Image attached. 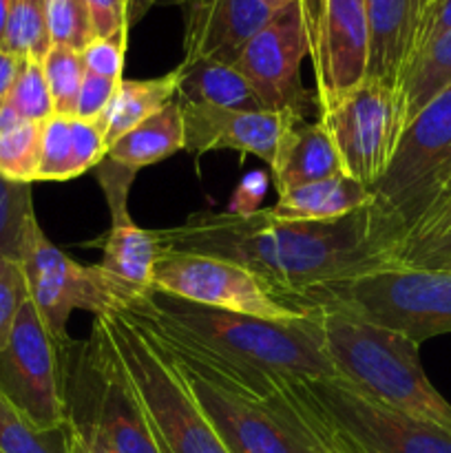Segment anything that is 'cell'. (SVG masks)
Here are the masks:
<instances>
[{"label":"cell","mask_w":451,"mask_h":453,"mask_svg":"<svg viewBox=\"0 0 451 453\" xmlns=\"http://www.w3.org/2000/svg\"><path fill=\"white\" fill-rule=\"evenodd\" d=\"M155 237L159 252L234 261L303 305L317 288L392 265L371 243L367 208L332 221H277L265 208L255 215L203 211Z\"/></svg>","instance_id":"obj_1"},{"label":"cell","mask_w":451,"mask_h":453,"mask_svg":"<svg viewBox=\"0 0 451 453\" xmlns=\"http://www.w3.org/2000/svg\"><path fill=\"white\" fill-rule=\"evenodd\" d=\"M124 312L141 326L188 341L243 372L286 379H336L318 310L294 321H268L188 303L153 288Z\"/></svg>","instance_id":"obj_2"},{"label":"cell","mask_w":451,"mask_h":453,"mask_svg":"<svg viewBox=\"0 0 451 453\" xmlns=\"http://www.w3.org/2000/svg\"><path fill=\"white\" fill-rule=\"evenodd\" d=\"M323 341L336 379L371 401L451 432V405L427 379L420 345L343 310H318Z\"/></svg>","instance_id":"obj_3"},{"label":"cell","mask_w":451,"mask_h":453,"mask_svg":"<svg viewBox=\"0 0 451 453\" xmlns=\"http://www.w3.org/2000/svg\"><path fill=\"white\" fill-rule=\"evenodd\" d=\"M451 190V87L405 127L394 157L370 193V237L389 261L394 248Z\"/></svg>","instance_id":"obj_4"},{"label":"cell","mask_w":451,"mask_h":453,"mask_svg":"<svg viewBox=\"0 0 451 453\" xmlns=\"http://www.w3.org/2000/svg\"><path fill=\"white\" fill-rule=\"evenodd\" d=\"M93 327L104 334L162 453H228L175 367L126 312L97 314Z\"/></svg>","instance_id":"obj_5"},{"label":"cell","mask_w":451,"mask_h":453,"mask_svg":"<svg viewBox=\"0 0 451 453\" xmlns=\"http://www.w3.org/2000/svg\"><path fill=\"white\" fill-rule=\"evenodd\" d=\"M310 310H343L416 343L451 334V270L383 265L303 296Z\"/></svg>","instance_id":"obj_6"},{"label":"cell","mask_w":451,"mask_h":453,"mask_svg":"<svg viewBox=\"0 0 451 453\" xmlns=\"http://www.w3.org/2000/svg\"><path fill=\"white\" fill-rule=\"evenodd\" d=\"M137 323V321H135ZM140 326V323H137ZM150 343L175 367L199 410L228 453H312L265 396L239 388L199 365L175 341L140 326Z\"/></svg>","instance_id":"obj_7"},{"label":"cell","mask_w":451,"mask_h":453,"mask_svg":"<svg viewBox=\"0 0 451 453\" xmlns=\"http://www.w3.org/2000/svg\"><path fill=\"white\" fill-rule=\"evenodd\" d=\"M20 264L31 303L60 348L71 343L66 336V323L75 310L97 317L124 312L140 299L122 283L102 273L97 264L82 265L71 259L44 234L38 219L31 224L27 234Z\"/></svg>","instance_id":"obj_8"},{"label":"cell","mask_w":451,"mask_h":453,"mask_svg":"<svg viewBox=\"0 0 451 453\" xmlns=\"http://www.w3.org/2000/svg\"><path fill=\"white\" fill-rule=\"evenodd\" d=\"M153 288L188 303L268 321H294L317 312L270 286L252 270L197 252H159Z\"/></svg>","instance_id":"obj_9"},{"label":"cell","mask_w":451,"mask_h":453,"mask_svg":"<svg viewBox=\"0 0 451 453\" xmlns=\"http://www.w3.org/2000/svg\"><path fill=\"white\" fill-rule=\"evenodd\" d=\"M318 119L330 131L345 175L367 188L387 171L405 131L398 88L371 78L318 109Z\"/></svg>","instance_id":"obj_10"},{"label":"cell","mask_w":451,"mask_h":453,"mask_svg":"<svg viewBox=\"0 0 451 453\" xmlns=\"http://www.w3.org/2000/svg\"><path fill=\"white\" fill-rule=\"evenodd\" d=\"M305 392L358 453H451V432L371 401L340 379H301Z\"/></svg>","instance_id":"obj_11"},{"label":"cell","mask_w":451,"mask_h":453,"mask_svg":"<svg viewBox=\"0 0 451 453\" xmlns=\"http://www.w3.org/2000/svg\"><path fill=\"white\" fill-rule=\"evenodd\" d=\"M60 354L62 348L27 299L7 348L0 352V389L40 429H57L69 423Z\"/></svg>","instance_id":"obj_12"},{"label":"cell","mask_w":451,"mask_h":453,"mask_svg":"<svg viewBox=\"0 0 451 453\" xmlns=\"http://www.w3.org/2000/svg\"><path fill=\"white\" fill-rule=\"evenodd\" d=\"M310 58L299 0L277 9L270 20L248 40L234 66L252 84L268 109H294L308 115L318 109L317 91L301 87V62Z\"/></svg>","instance_id":"obj_13"},{"label":"cell","mask_w":451,"mask_h":453,"mask_svg":"<svg viewBox=\"0 0 451 453\" xmlns=\"http://www.w3.org/2000/svg\"><path fill=\"white\" fill-rule=\"evenodd\" d=\"M137 171L104 157L97 164V181L111 211V228L102 237L100 270L137 296L153 290L159 243L155 230L140 228L128 215V190Z\"/></svg>","instance_id":"obj_14"},{"label":"cell","mask_w":451,"mask_h":453,"mask_svg":"<svg viewBox=\"0 0 451 453\" xmlns=\"http://www.w3.org/2000/svg\"><path fill=\"white\" fill-rule=\"evenodd\" d=\"M181 104V102H180ZM186 150H237L259 157L272 166L279 144L305 115L294 109H219V106L181 104Z\"/></svg>","instance_id":"obj_15"},{"label":"cell","mask_w":451,"mask_h":453,"mask_svg":"<svg viewBox=\"0 0 451 453\" xmlns=\"http://www.w3.org/2000/svg\"><path fill=\"white\" fill-rule=\"evenodd\" d=\"M367 49L365 0H325L321 44L312 62L318 109L367 78Z\"/></svg>","instance_id":"obj_16"},{"label":"cell","mask_w":451,"mask_h":453,"mask_svg":"<svg viewBox=\"0 0 451 453\" xmlns=\"http://www.w3.org/2000/svg\"><path fill=\"white\" fill-rule=\"evenodd\" d=\"M184 58H212L234 65L248 40L270 20L264 0H186Z\"/></svg>","instance_id":"obj_17"},{"label":"cell","mask_w":451,"mask_h":453,"mask_svg":"<svg viewBox=\"0 0 451 453\" xmlns=\"http://www.w3.org/2000/svg\"><path fill=\"white\" fill-rule=\"evenodd\" d=\"M370 49L367 78L398 88L409 65L423 0H365Z\"/></svg>","instance_id":"obj_18"},{"label":"cell","mask_w":451,"mask_h":453,"mask_svg":"<svg viewBox=\"0 0 451 453\" xmlns=\"http://www.w3.org/2000/svg\"><path fill=\"white\" fill-rule=\"evenodd\" d=\"M343 173L339 150L321 119L299 122L279 144L270 177L277 195Z\"/></svg>","instance_id":"obj_19"},{"label":"cell","mask_w":451,"mask_h":453,"mask_svg":"<svg viewBox=\"0 0 451 453\" xmlns=\"http://www.w3.org/2000/svg\"><path fill=\"white\" fill-rule=\"evenodd\" d=\"M371 202L374 197L365 184L340 173L279 195L277 203L265 212L277 221H332L370 208Z\"/></svg>","instance_id":"obj_20"},{"label":"cell","mask_w":451,"mask_h":453,"mask_svg":"<svg viewBox=\"0 0 451 453\" xmlns=\"http://www.w3.org/2000/svg\"><path fill=\"white\" fill-rule=\"evenodd\" d=\"M180 69L177 102L181 104L219 106V109H268L241 71L212 58H184Z\"/></svg>","instance_id":"obj_21"},{"label":"cell","mask_w":451,"mask_h":453,"mask_svg":"<svg viewBox=\"0 0 451 453\" xmlns=\"http://www.w3.org/2000/svg\"><path fill=\"white\" fill-rule=\"evenodd\" d=\"M177 88H180V69L149 80H122L115 88L109 109L96 122L104 135L106 149H111L137 124L146 122L164 106L175 102Z\"/></svg>","instance_id":"obj_22"},{"label":"cell","mask_w":451,"mask_h":453,"mask_svg":"<svg viewBox=\"0 0 451 453\" xmlns=\"http://www.w3.org/2000/svg\"><path fill=\"white\" fill-rule=\"evenodd\" d=\"M265 401L292 429L301 434L312 453H358L314 405L301 379L272 376Z\"/></svg>","instance_id":"obj_23"},{"label":"cell","mask_w":451,"mask_h":453,"mask_svg":"<svg viewBox=\"0 0 451 453\" xmlns=\"http://www.w3.org/2000/svg\"><path fill=\"white\" fill-rule=\"evenodd\" d=\"M184 146V113H181V104L175 100L153 118L137 124L126 135L119 137L109 149L106 157L133 171H140V168L171 157Z\"/></svg>","instance_id":"obj_24"},{"label":"cell","mask_w":451,"mask_h":453,"mask_svg":"<svg viewBox=\"0 0 451 453\" xmlns=\"http://www.w3.org/2000/svg\"><path fill=\"white\" fill-rule=\"evenodd\" d=\"M451 87V31L420 51L402 73L398 96L405 127L440 93Z\"/></svg>","instance_id":"obj_25"},{"label":"cell","mask_w":451,"mask_h":453,"mask_svg":"<svg viewBox=\"0 0 451 453\" xmlns=\"http://www.w3.org/2000/svg\"><path fill=\"white\" fill-rule=\"evenodd\" d=\"M42 124L22 119L9 106L0 111V175L4 180L38 181Z\"/></svg>","instance_id":"obj_26"},{"label":"cell","mask_w":451,"mask_h":453,"mask_svg":"<svg viewBox=\"0 0 451 453\" xmlns=\"http://www.w3.org/2000/svg\"><path fill=\"white\" fill-rule=\"evenodd\" d=\"M0 453H71L69 423L57 429H40L0 389Z\"/></svg>","instance_id":"obj_27"},{"label":"cell","mask_w":451,"mask_h":453,"mask_svg":"<svg viewBox=\"0 0 451 453\" xmlns=\"http://www.w3.org/2000/svg\"><path fill=\"white\" fill-rule=\"evenodd\" d=\"M4 51L22 60H42L51 49L47 31V0H11Z\"/></svg>","instance_id":"obj_28"},{"label":"cell","mask_w":451,"mask_h":453,"mask_svg":"<svg viewBox=\"0 0 451 453\" xmlns=\"http://www.w3.org/2000/svg\"><path fill=\"white\" fill-rule=\"evenodd\" d=\"M35 221L31 184L4 180L0 175V257L22 259L27 234Z\"/></svg>","instance_id":"obj_29"},{"label":"cell","mask_w":451,"mask_h":453,"mask_svg":"<svg viewBox=\"0 0 451 453\" xmlns=\"http://www.w3.org/2000/svg\"><path fill=\"white\" fill-rule=\"evenodd\" d=\"M57 115H73L80 87L84 80V65L80 51L66 47H51L40 60Z\"/></svg>","instance_id":"obj_30"},{"label":"cell","mask_w":451,"mask_h":453,"mask_svg":"<svg viewBox=\"0 0 451 453\" xmlns=\"http://www.w3.org/2000/svg\"><path fill=\"white\" fill-rule=\"evenodd\" d=\"M4 106H9L22 119L40 124L47 122L56 113L40 60H31V58L29 60H22L20 73H18L11 96H9Z\"/></svg>","instance_id":"obj_31"},{"label":"cell","mask_w":451,"mask_h":453,"mask_svg":"<svg viewBox=\"0 0 451 453\" xmlns=\"http://www.w3.org/2000/svg\"><path fill=\"white\" fill-rule=\"evenodd\" d=\"M47 31L51 47L82 51L96 34L82 0H47Z\"/></svg>","instance_id":"obj_32"},{"label":"cell","mask_w":451,"mask_h":453,"mask_svg":"<svg viewBox=\"0 0 451 453\" xmlns=\"http://www.w3.org/2000/svg\"><path fill=\"white\" fill-rule=\"evenodd\" d=\"M71 177V115L53 113L42 122L38 181H66Z\"/></svg>","instance_id":"obj_33"},{"label":"cell","mask_w":451,"mask_h":453,"mask_svg":"<svg viewBox=\"0 0 451 453\" xmlns=\"http://www.w3.org/2000/svg\"><path fill=\"white\" fill-rule=\"evenodd\" d=\"M29 299V288L22 264L0 257V352L7 348L16 319Z\"/></svg>","instance_id":"obj_34"},{"label":"cell","mask_w":451,"mask_h":453,"mask_svg":"<svg viewBox=\"0 0 451 453\" xmlns=\"http://www.w3.org/2000/svg\"><path fill=\"white\" fill-rule=\"evenodd\" d=\"M128 31H118L106 38H93L87 47L80 51L82 65L87 73L100 75V78L122 82L124 58H126Z\"/></svg>","instance_id":"obj_35"},{"label":"cell","mask_w":451,"mask_h":453,"mask_svg":"<svg viewBox=\"0 0 451 453\" xmlns=\"http://www.w3.org/2000/svg\"><path fill=\"white\" fill-rule=\"evenodd\" d=\"M104 135L100 127L88 119H80L71 115V177H80L96 168L106 157Z\"/></svg>","instance_id":"obj_36"},{"label":"cell","mask_w":451,"mask_h":453,"mask_svg":"<svg viewBox=\"0 0 451 453\" xmlns=\"http://www.w3.org/2000/svg\"><path fill=\"white\" fill-rule=\"evenodd\" d=\"M118 84L119 82H113V80L100 78V75H93L84 71V80L78 93V102H75L73 118L97 122L102 118V113L109 109Z\"/></svg>","instance_id":"obj_37"},{"label":"cell","mask_w":451,"mask_h":453,"mask_svg":"<svg viewBox=\"0 0 451 453\" xmlns=\"http://www.w3.org/2000/svg\"><path fill=\"white\" fill-rule=\"evenodd\" d=\"M447 31H451V0H427V3L423 4V9H420L409 62L414 60L420 51H424L433 40L445 35Z\"/></svg>","instance_id":"obj_38"},{"label":"cell","mask_w":451,"mask_h":453,"mask_svg":"<svg viewBox=\"0 0 451 453\" xmlns=\"http://www.w3.org/2000/svg\"><path fill=\"white\" fill-rule=\"evenodd\" d=\"M268 173L250 171L248 175L241 177V181L234 188L228 206H226V212H230V215H255V212H259L261 202H264L265 193H268Z\"/></svg>","instance_id":"obj_39"},{"label":"cell","mask_w":451,"mask_h":453,"mask_svg":"<svg viewBox=\"0 0 451 453\" xmlns=\"http://www.w3.org/2000/svg\"><path fill=\"white\" fill-rule=\"evenodd\" d=\"M91 18L96 38H106L118 31H128L126 3L124 0H82Z\"/></svg>","instance_id":"obj_40"},{"label":"cell","mask_w":451,"mask_h":453,"mask_svg":"<svg viewBox=\"0 0 451 453\" xmlns=\"http://www.w3.org/2000/svg\"><path fill=\"white\" fill-rule=\"evenodd\" d=\"M394 264L398 265H416V268H440L451 270V243H440V246L418 248L405 255L396 257Z\"/></svg>","instance_id":"obj_41"},{"label":"cell","mask_w":451,"mask_h":453,"mask_svg":"<svg viewBox=\"0 0 451 453\" xmlns=\"http://www.w3.org/2000/svg\"><path fill=\"white\" fill-rule=\"evenodd\" d=\"M69 434H71V453H113L109 445L102 441L96 427L84 420L69 418Z\"/></svg>","instance_id":"obj_42"},{"label":"cell","mask_w":451,"mask_h":453,"mask_svg":"<svg viewBox=\"0 0 451 453\" xmlns=\"http://www.w3.org/2000/svg\"><path fill=\"white\" fill-rule=\"evenodd\" d=\"M301 16H303L305 34L310 42V60L314 62L321 44V29H323V13H325V0H299Z\"/></svg>","instance_id":"obj_43"},{"label":"cell","mask_w":451,"mask_h":453,"mask_svg":"<svg viewBox=\"0 0 451 453\" xmlns=\"http://www.w3.org/2000/svg\"><path fill=\"white\" fill-rule=\"evenodd\" d=\"M20 66L22 58L0 49V111L4 109L9 96H11V88L13 84H16L18 73H20Z\"/></svg>","instance_id":"obj_44"},{"label":"cell","mask_w":451,"mask_h":453,"mask_svg":"<svg viewBox=\"0 0 451 453\" xmlns=\"http://www.w3.org/2000/svg\"><path fill=\"white\" fill-rule=\"evenodd\" d=\"M184 3L186 0H128V12H126L128 27L140 22L141 18H144L150 9L157 7V4H184Z\"/></svg>","instance_id":"obj_45"},{"label":"cell","mask_w":451,"mask_h":453,"mask_svg":"<svg viewBox=\"0 0 451 453\" xmlns=\"http://www.w3.org/2000/svg\"><path fill=\"white\" fill-rule=\"evenodd\" d=\"M440 243H451V228H449V230H445V233H442V234H438V237L424 239V242L411 243V246L401 248V250H396V252H394V255H392V264H394V259H396V257L405 255V252H409V250H418V248H427V246H440Z\"/></svg>","instance_id":"obj_46"},{"label":"cell","mask_w":451,"mask_h":453,"mask_svg":"<svg viewBox=\"0 0 451 453\" xmlns=\"http://www.w3.org/2000/svg\"><path fill=\"white\" fill-rule=\"evenodd\" d=\"M9 7H11V0H0V49L4 47V34H7V20H9Z\"/></svg>","instance_id":"obj_47"},{"label":"cell","mask_w":451,"mask_h":453,"mask_svg":"<svg viewBox=\"0 0 451 453\" xmlns=\"http://www.w3.org/2000/svg\"><path fill=\"white\" fill-rule=\"evenodd\" d=\"M265 4H268L270 9H272V12H277V9H281V7H286V4H290V3H294V0H264Z\"/></svg>","instance_id":"obj_48"},{"label":"cell","mask_w":451,"mask_h":453,"mask_svg":"<svg viewBox=\"0 0 451 453\" xmlns=\"http://www.w3.org/2000/svg\"><path fill=\"white\" fill-rule=\"evenodd\" d=\"M124 3H126V12H128V0H124Z\"/></svg>","instance_id":"obj_49"},{"label":"cell","mask_w":451,"mask_h":453,"mask_svg":"<svg viewBox=\"0 0 451 453\" xmlns=\"http://www.w3.org/2000/svg\"><path fill=\"white\" fill-rule=\"evenodd\" d=\"M424 3H427V0H423V4H424Z\"/></svg>","instance_id":"obj_50"}]
</instances>
